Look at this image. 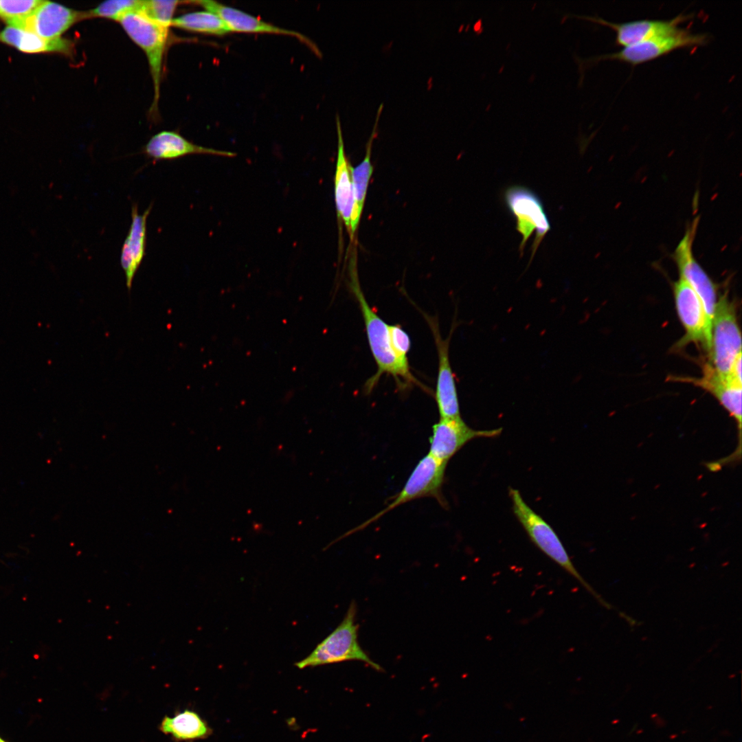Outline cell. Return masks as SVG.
<instances>
[{
  "label": "cell",
  "mask_w": 742,
  "mask_h": 742,
  "mask_svg": "<svg viewBox=\"0 0 742 742\" xmlns=\"http://www.w3.org/2000/svg\"><path fill=\"white\" fill-rule=\"evenodd\" d=\"M338 146L335 175V199L337 217L350 233V219L354 207L350 164L348 162L342 137L341 123L337 117Z\"/></svg>",
  "instance_id": "20"
},
{
  "label": "cell",
  "mask_w": 742,
  "mask_h": 742,
  "mask_svg": "<svg viewBox=\"0 0 742 742\" xmlns=\"http://www.w3.org/2000/svg\"><path fill=\"white\" fill-rule=\"evenodd\" d=\"M504 199L508 210L516 218L517 230L522 236L519 247L521 254L526 241L532 232H536L532 250V258L544 236L550 229L543 204L531 190L519 185L508 188L504 192Z\"/></svg>",
  "instance_id": "7"
},
{
  "label": "cell",
  "mask_w": 742,
  "mask_h": 742,
  "mask_svg": "<svg viewBox=\"0 0 742 742\" xmlns=\"http://www.w3.org/2000/svg\"><path fill=\"white\" fill-rule=\"evenodd\" d=\"M424 315L432 331L438 355V372L435 399L440 418L460 417V405L456 385L449 357L451 337L449 336L447 339H443L440 333L438 322L434 317L425 314Z\"/></svg>",
  "instance_id": "14"
},
{
  "label": "cell",
  "mask_w": 742,
  "mask_h": 742,
  "mask_svg": "<svg viewBox=\"0 0 742 742\" xmlns=\"http://www.w3.org/2000/svg\"><path fill=\"white\" fill-rule=\"evenodd\" d=\"M86 19H88L87 11L42 1L28 16L8 25L30 31L46 39H55L60 38L75 23Z\"/></svg>",
  "instance_id": "11"
},
{
  "label": "cell",
  "mask_w": 742,
  "mask_h": 742,
  "mask_svg": "<svg viewBox=\"0 0 742 742\" xmlns=\"http://www.w3.org/2000/svg\"><path fill=\"white\" fill-rule=\"evenodd\" d=\"M141 0H109L95 8L87 11L88 18L102 17L114 21L119 20L126 13L140 11L143 5Z\"/></svg>",
  "instance_id": "24"
},
{
  "label": "cell",
  "mask_w": 742,
  "mask_h": 742,
  "mask_svg": "<svg viewBox=\"0 0 742 742\" xmlns=\"http://www.w3.org/2000/svg\"><path fill=\"white\" fill-rule=\"evenodd\" d=\"M0 742H5V741L4 740H3V739H1V737H0Z\"/></svg>",
  "instance_id": "29"
},
{
  "label": "cell",
  "mask_w": 742,
  "mask_h": 742,
  "mask_svg": "<svg viewBox=\"0 0 742 742\" xmlns=\"http://www.w3.org/2000/svg\"><path fill=\"white\" fill-rule=\"evenodd\" d=\"M350 287L359 305L367 333L370 350L378 367L376 374L368 381L367 390H371L383 374L391 375L401 388L415 384L423 385L414 376L408 362L401 360L394 353L390 341L389 325L368 303L359 284L356 271L350 269Z\"/></svg>",
  "instance_id": "1"
},
{
  "label": "cell",
  "mask_w": 742,
  "mask_h": 742,
  "mask_svg": "<svg viewBox=\"0 0 742 742\" xmlns=\"http://www.w3.org/2000/svg\"><path fill=\"white\" fill-rule=\"evenodd\" d=\"M128 36L144 52L154 85L150 111H157L160 82L169 30L139 11L125 14L118 21Z\"/></svg>",
  "instance_id": "5"
},
{
  "label": "cell",
  "mask_w": 742,
  "mask_h": 742,
  "mask_svg": "<svg viewBox=\"0 0 742 742\" xmlns=\"http://www.w3.org/2000/svg\"><path fill=\"white\" fill-rule=\"evenodd\" d=\"M690 16L681 14L669 20L642 19L621 23L609 22L596 16L578 17L610 27L616 32L617 45L625 47L672 34L679 30V25L688 20Z\"/></svg>",
  "instance_id": "15"
},
{
  "label": "cell",
  "mask_w": 742,
  "mask_h": 742,
  "mask_svg": "<svg viewBox=\"0 0 742 742\" xmlns=\"http://www.w3.org/2000/svg\"><path fill=\"white\" fill-rule=\"evenodd\" d=\"M513 510L532 542L548 558L577 580L603 605L607 604L587 583L573 564L553 528L523 499L519 491L509 489Z\"/></svg>",
  "instance_id": "3"
},
{
  "label": "cell",
  "mask_w": 742,
  "mask_h": 742,
  "mask_svg": "<svg viewBox=\"0 0 742 742\" xmlns=\"http://www.w3.org/2000/svg\"><path fill=\"white\" fill-rule=\"evenodd\" d=\"M447 464L429 453L423 456L411 472L402 489L394 495L385 508L344 533L338 540L364 529L392 509L416 499L433 497L445 508L447 504L442 493V487L445 482Z\"/></svg>",
  "instance_id": "4"
},
{
  "label": "cell",
  "mask_w": 742,
  "mask_h": 742,
  "mask_svg": "<svg viewBox=\"0 0 742 742\" xmlns=\"http://www.w3.org/2000/svg\"><path fill=\"white\" fill-rule=\"evenodd\" d=\"M673 294L676 311L685 330L684 336L678 342L679 346L694 342L703 346L710 353L711 327L700 298L680 278L673 284Z\"/></svg>",
  "instance_id": "10"
},
{
  "label": "cell",
  "mask_w": 742,
  "mask_h": 742,
  "mask_svg": "<svg viewBox=\"0 0 742 742\" xmlns=\"http://www.w3.org/2000/svg\"><path fill=\"white\" fill-rule=\"evenodd\" d=\"M708 40V36L705 34L692 33L688 30L679 28L672 34L622 47L617 52L595 58L596 60H616L636 65L653 60L679 49L704 45Z\"/></svg>",
  "instance_id": "9"
},
{
  "label": "cell",
  "mask_w": 742,
  "mask_h": 742,
  "mask_svg": "<svg viewBox=\"0 0 742 742\" xmlns=\"http://www.w3.org/2000/svg\"><path fill=\"white\" fill-rule=\"evenodd\" d=\"M677 379L681 381H685L690 383L708 391L734 419L738 429V445L735 451L731 456L723 458V460L725 464L740 461L741 456L742 384L734 381L729 376L723 377L715 370L711 364H707L704 366V374L701 377L698 379L689 377Z\"/></svg>",
  "instance_id": "13"
},
{
  "label": "cell",
  "mask_w": 742,
  "mask_h": 742,
  "mask_svg": "<svg viewBox=\"0 0 742 742\" xmlns=\"http://www.w3.org/2000/svg\"><path fill=\"white\" fill-rule=\"evenodd\" d=\"M389 333L394 353L401 360L408 362L407 353L411 346L408 335L398 324L389 325Z\"/></svg>",
  "instance_id": "27"
},
{
  "label": "cell",
  "mask_w": 742,
  "mask_h": 742,
  "mask_svg": "<svg viewBox=\"0 0 742 742\" xmlns=\"http://www.w3.org/2000/svg\"><path fill=\"white\" fill-rule=\"evenodd\" d=\"M152 208L150 205L143 214H139L137 204L131 209V224L124 241L120 263L126 276V286L131 288L133 280L144 259L146 247L147 218Z\"/></svg>",
  "instance_id": "17"
},
{
  "label": "cell",
  "mask_w": 742,
  "mask_h": 742,
  "mask_svg": "<svg viewBox=\"0 0 742 742\" xmlns=\"http://www.w3.org/2000/svg\"><path fill=\"white\" fill-rule=\"evenodd\" d=\"M502 428L475 430L470 427L461 416L440 418L432 427L429 438V454L438 460H449L467 442L477 438H494L502 433Z\"/></svg>",
  "instance_id": "12"
},
{
  "label": "cell",
  "mask_w": 742,
  "mask_h": 742,
  "mask_svg": "<svg viewBox=\"0 0 742 742\" xmlns=\"http://www.w3.org/2000/svg\"><path fill=\"white\" fill-rule=\"evenodd\" d=\"M207 11L218 15L227 25L230 32L247 33H269L297 37L315 52L318 49L306 36L295 31L280 28L247 14L238 9L227 6L217 1L202 0L195 1Z\"/></svg>",
  "instance_id": "16"
},
{
  "label": "cell",
  "mask_w": 742,
  "mask_h": 742,
  "mask_svg": "<svg viewBox=\"0 0 742 742\" xmlns=\"http://www.w3.org/2000/svg\"><path fill=\"white\" fill-rule=\"evenodd\" d=\"M357 611V604L352 600L337 628L308 655L295 663V666L303 669L346 661H359L377 671H383L381 665L372 660L359 644V625L355 622Z\"/></svg>",
  "instance_id": "2"
},
{
  "label": "cell",
  "mask_w": 742,
  "mask_h": 742,
  "mask_svg": "<svg viewBox=\"0 0 742 742\" xmlns=\"http://www.w3.org/2000/svg\"><path fill=\"white\" fill-rule=\"evenodd\" d=\"M171 26L215 35H223L230 32L226 23L218 15L207 10L190 12L174 18Z\"/></svg>",
  "instance_id": "23"
},
{
  "label": "cell",
  "mask_w": 742,
  "mask_h": 742,
  "mask_svg": "<svg viewBox=\"0 0 742 742\" xmlns=\"http://www.w3.org/2000/svg\"><path fill=\"white\" fill-rule=\"evenodd\" d=\"M179 3L178 1L166 0L144 1L139 12L169 30L174 19L173 14Z\"/></svg>",
  "instance_id": "25"
},
{
  "label": "cell",
  "mask_w": 742,
  "mask_h": 742,
  "mask_svg": "<svg viewBox=\"0 0 742 742\" xmlns=\"http://www.w3.org/2000/svg\"><path fill=\"white\" fill-rule=\"evenodd\" d=\"M698 222L697 217L688 226L683 238L675 249L673 258L677 267L679 278L688 284L700 298L712 329V319L717 303V286L693 254V244Z\"/></svg>",
  "instance_id": "8"
},
{
  "label": "cell",
  "mask_w": 742,
  "mask_h": 742,
  "mask_svg": "<svg viewBox=\"0 0 742 742\" xmlns=\"http://www.w3.org/2000/svg\"><path fill=\"white\" fill-rule=\"evenodd\" d=\"M741 373V354H740L735 359L728 376L734 381L742 384Z\"/></svg>",
  "instance_id": "28"
},
{
  "label": "cell",
  "mask_w": 742,
  "mask_h": 742,
  "mask_svg": "<svg viewBox=\"0 0 742 742\" xmlns=\"http://www.w3.org/2000/svg\"><path fill=\"white\" fill-rule=\"evenodd\" d=\"M741 337L734 304L724 294L717 301L712 322L710 358L715 370L728 377L739 355Z\"/></svg>",
  "instance_id": "6"
},
{
  "label": "cell",
  "mask_w": 742,
  "mask_h": 742,
  "mask_svg": "<svg viewBox=\"0 0 742 742\" xmlns=\"http://www.w3.org/2000/svg\"><path fill=\"white\" fill-rule=\"evenodd\" d=\"M145 153L155 160L175 159L188 155L205 154L233 157L236 153L194 144L179 133L164 131L153 135L144 148Z\"/></svg>",
  "instance_id": "18"
},
{
  "label": "cell",
  "mask_w": 742,
  "mask_h": 742,
  "mask_svg": "<svg viewBox=\"0 0 742 742\" xmlns=\"http://www.w3.org/2000/svg\"><path fill=\"white\" fill-rule=\"evenodd\" d=\"M382 109L383 104L380 105L378 109L373 130L367 143L366 152L363 159L355 167H352L350 164V172L355 203L350 219L351 234L355 232L358 227L363 209L369 181L373 172V166L371 163L372 145L373 140L376 135L377 124Z\"/></svg>",
  "instance_id": "21"
},
{
  "label": "cell",
  "mask_w": 742,
  "mask_h": 742,
  "mask_svg": "<svg viewBox=\"0 0 742 742\" xmlns=\"http://www.w3.org/2000/svg\"><path fill=\"white\" fill-rule=\"evenodd\" d=\"M160 730L177 741H194L205 739L212 729L196 712L186 709L173 717L166 716L161 721Z\"/></svg>",
  "instance_id": "22"
},
{
  "label": "cell",
  "mask_w": 742,
  "mask_h": 742,
  "mask_svg": "<svg viewBox=\"0 0 742 742\" xmlns=\"http://www.w3.org/2000/svg\"><path fill=\"white\" fill-rule=\"evenodd\" d=\"M0 43L27 54L59 53L71 55L74 50L71 41L62 37L46 39L30 31L7 25L0 31Z\"/></svg>",
  "instance_id": "19"
},
{
  "label": "cell",
  "mask_w": 742,
  "mask_h": 742,
  "mask_svg": "<svg viewBox=\"0 0 742 742\" xmlns=\"http://www.w3.org/2000/svg\"><path fill=\"white\" fill-rule=\"evenodd\" d=\"M41 0H0V19L8 25L28 16Z\"/></svg>",
  "instance_id": "26"
}]
</instances>
